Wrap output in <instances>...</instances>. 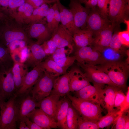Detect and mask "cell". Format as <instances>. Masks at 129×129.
<instances>
[{"instance_id":"1","label":"cell","mask_w":129,"mask_h":129,"mask_svg":"<svg viewBox=\"0 0 129 129\" xmlns=\"http://www.w3.org/2000/svg\"><path fill=\"white\" fill-rule=\"evenodd\" d=\"M97 65L117 87L122 90L126 88L129 75V64L126 61L108 62Z\"/></svg>"},{"instance_id":"2","label":"cell","mask_w":129,"mask_h":129,"mask_svg":"<svg viewBox=\"0 0 129 129\" xmlns=\"http://www.w3.org/2000/svg\"><path fill=\"white\" fill-rule=\"evenodd\" d=\"M67 96L80 115L83 119L98 122L103 116V109L93 102L83 100L68 94Z\"/></svg>"},{"instance_id":"3","label":"cell","mask_w":129,"mask_h":129,"mask_svg":"<svg viewBox=\"0 0 129 129\" xmlns=\"http://www.w3.org/2000/svg\"><path fill=\"white\" fill-rule=\"evenodd\" d=\"M16 97L15 94L0 103V129H17Z\"/></svg>"},{"instance_id":"4","label":"cell","mask_w":129,"mask_h":129,"mask_svg":"<svg viewBox=\"0 0 129 129\" xmlns=\"http://www.w3.org/2000/svg\"><path fill=\"white\" fill-rule=\"evenodd\" d=\"M55 77L44 71L36 82L30 93L37 102L49 96L53 87Z\"/></svg>"},{"instance_id":"5","label":"cell","mask_w":129,"mask_h":129,"mask_svg":"<svg viewBox=\"0 0 129 129\" xmlns=\"http://www.w3.org/2000/svg\"><path fill=\"white\" fill-rule=\"evenodd\" d=\"M129 0H110L108 19L116 26L129 20Z\"/></svg>"},{"instance_id":"6","label":"cell","mask_w":129,"mask_h":129,"mask_svg":"<svg viewBox=\"0 0 129 129\" xmlns=\"http://www.w3.org/2000/svg\"><path fill=\"white\" fill-rule=\"evenodd\" d=\"M79 65L83 70L89 81L92 82L93 85L103 86L106 85L117 87L111 81L108 75L97 65Z\"/></svg>"},{"instance_id":"7","label":"cell","mask_w":129,"mask_h":129,"mask_svg":"<svg viewBox=\"0 0 129 129\" xmlns=\"http://www.w3.org/2000/svg\"><path fill=\"white\" fill-rule=\"evenodd\" d=\"M76 48L74 55L79 65H97L102 64L100 53L91 46Z\"/></svg>"},{"instance_id":"8","label":"cell","mask_w":129,"mask_h":129,"mask_svg":"<svg viewBox=\"0 0 129 129\" xmlns=\"http://www.w3.org/2000/svg\"><path fill=\"white\" fill-rule=\"evenodd\" d=\"M120 88L107 85L101 88L96 96L95 102L106 109L108 113L114 108L115 98L117 91Z\"/></svg>"},{"instance_id":"9","label":"cell","mask_w":129,"mask_h":129,"mask_svg":"<svg viewBox=\"0 0 129 129\" xmlns=\"http://www.w3.org/2000/svg\"><path fill=\"white\" fill-rule=\"evenodd\" d=\"M44 71L40 63L27 72L24 78L21 86L15 94V95L18 97L29 93Z\"/></svg>"},{"instance_id":"10","label":"cell","mask_w":129,"mask_h":129,"mask_svg":"<svg viewBox=\"0 0 129 129\" xmlns=\"http://www.w3.org/2000/svg\"><path fill=\"white\" fill-rule=\"evenodd\" d=\"M29 93L17 97L19 98V100L16 97L17 121H24L36 108L38 107V102Z\"/></svg>"},{"instance_id":"11","label":"cell","mask_w":129,"mask_h":129,"mask_svg":"<svg viewBox=\"0 0 129 129\" xmlns=\"http://www.w3.org/2000/svg\"><path fill=\"white\" fill-rule=\"evenodd\" d=\"M69 6L76 27L82 29H86V21L90 10L83 6L79 0H70Z\"/></svg>"},{"instance_id":"12","label":"cell","mask_w":129,"mask_h":129,"mask_svg":"<svg viewBox=\"0 0 129 129\" xmlns=\"http://www.w3.org/2000/svg\"><path fill=\"white\" fill-rule=\"evenodd\" d=\"M116 26L115 24L112 23L107 27L95 33L90 46L99 52L109 46Z\"/></svg>"},{"instance_id":"13","label":"cell","mask_w":129,"mask_h":129,"mask_svg":"<svg viewBox=\"0 0 129 129\" xmlns=\"http://www.w3.org/2000/svg\"><path fill=\"white\" fill-rule=\"evenodd\" d=\"M16 40L24 41L28 44L32 41L27 34L20 28L10 27L7 25L3 27L0 37V43L7 47L10 43Z\"/></svg>"},{"instance_id":"14","label":"cell","mask_w":129,"mask_h":129,"mask_svg":"<svg viewBox=\"0 0 129 129\" xmlns=\"http://www.w3.org/2000/svg\"><path fill=\"white\" fill-rule=\"evenodd\" d=\"M12 68L0 72V91L4 101L8 99L16 92Z\"/></svg>"},{"instance_id":"15","label":"cell","mask_w":129,"mask_h":129,"mask_svg":"<svg viewBox=\"0 0 129 129\" xmlns=\"http://www.w3.org/2000/svg\"><path fill=\"white\" fill-rule=\"evenodd\" d=\"M30 52L22 63L27 69L33 68L47 56L40 45L32 41L27 45Z\"/></svg>"},{"instance_id":"16","label":"cell","mask_w":129,"mask_h":129,"mask_svg":"<svg viewBox=\"0 0 129 129\" xmlns=\"http://www.w3.org/2000/svg\"><path fill=\"white\" fill-rule=\"evenodd\" d=\"M111 23L108 19L102 16L97 8L90 10L86 21V29L94 35Z\"/></svg>"},{"instance_id":"17","label":"cell","mask_w":129,"mask_h":129,"mask_svg":"<svg viewBox=\"0 0 129 129\" xmlns=\"http://www.w3.org/2000/svg\"><path fill=\"white\" fill-rule=\"evenodd\" d=\"M50 39L57 48L66 47L74 48L75 46L72 35L61 24H59Z\"/></svg>"},{"instance_id":"18","label":"cell","mask_w":129,"mask_h":129,"mask_svg":"<svg viewBox=\"0 0 129 129\" xmlns=\"http://www.w3.org/2000/svg\"><path fill=\"white\" fill-rule=\"evenodd\" d=\"M69 72L70 91H79L91 84L84 73L78 68H73Z\"/></svg>"},{"instance_id":"19","label":"cell","mask_w":129,"mask_h":129,"mask_svg":"<svg viewBox=\"0 0 129 129\" xmlns=\"http://www.w3.org/2000/svg\"><path fill=\"white\" fill-rule=\"evenodd\" d=\"M52 35L46 25L39 23L32 24L27 35L29 38L36 39V42L40 45L50 39Z\"/></svg>"},{"instance_id":"20","label":"cell","mask_w":129,"mask_h":129,"mask_svg":"<svg viewBox=\"0 0 129 129\" xmlns=\"http://www.w3.org/2000/svg\"><path fill=\"white\" fill-rule=\"evenodd\" d=\"M60 97L52 94L38 102V107L56 122V113Z\"/></svg>"},{"instance_id":"21","label":"cell","mask_w":129,"mask_h":129,"mask_svg":"<svg viewBox=\"0 0 129 129\" xmlns=\"http://www.w3.org/2000/svg\"><path fill=\"white\" fill-rule=\"evenodd\" d=\"M29 119L43 129L58 128L56 122L40 109H36L28 116Z\"/></svg>"},{"instance_id":"22","label":"cell","mask_w":129,"mask_h":129,"mask_svg":"<svg viewBox=\"0 0 129 129\" xmlns=\"http://www.w3.org/2000/svg\"><path fill=\"white\" fill-rule=\"evenodd\" d=\"M59 12L61 24L72 35L80 29L76 26L73 15L69 9L63 5L60 1L56 2Z\"/></svg>"},{"instance_id":"23","label":"cell","mask_w":129,"mask_h":129,"mask_svg":"<svg viewBox=\"0 0 129 129\" xmlns=\"http://www.w3.org/2000/svg\"><path fill=\"white\" fill-rule=\"evenodd\" d=\"M70 92L69 72H66L55 79L50 94L60 97H64Z\"/></svg>"},{"instance_id":"24","label":"cell","mask_w":129,"mask_h":129,"mask_svg":"<svg viewBox=\"0 0 129 129\" xmlns=\"http://www.w3.org/2000/svg\"><path fill=\"white\" fill-rule=\"evenodd\" d=\"M70 102L68 98L65 97L60 99L58 102L56 113V122L58 128L68 129L66 118L68 108Z\"/></svg>"},{"instance_id":"25","label":"cell","mask_w":129,"mask_h":129,"mask_svg":"<svg viewBox=\"0 0 129 129\" xmlns=\"http://www.w3.org/2000/svg\"><path fill=\"white\" fill-rule=\"evenodd\" d=\"M74 41L76 48L90 46L92 43L94 34L87 29H79L73 35Z\"/></svg>"},{"instance_id":"26","label":"cell","mask_w":129,"mask_h":129,"mask_svg":"<svg viewBox=\"0 0 129 129\" xmlns=\"http://www.w3.org/2000/svg\"><path fill=\"white\" fill-rule=\"evenodd\" d=\"M49 7L47 4H44L34 9L30 16L25 21L27 23H41L46 25V16Z\"/></svg>"},{"instance_id":"27","label":"cell","mask_w":129,"mask_h":129,"mask_svg":"<svg viewBox=\"0 0 129 129\" xmlns=\"http://www.w3.org/2000/svg\"><path fill=\"white\" fill-rule=\"evenodd\" d=\"M14 62L8 48L0 43V72L12 68Z\"/></svg>"},{"instance_id":"28","label":"cell","mask_w":129,"mask_h":129,"mask_svg":"<svg viewBox=\"0 0 129 129\" xmlns=\"http://www.w3.org/2000/svg\"><path fill=\"white\" fill-rule=\"evenodd\" d=\"M34 9L30 5L25 2L10 15L19 24L25 22L32 14Z\"/></svg>"},{"instance_id":"29","label":"cell","mask_w":129,"mask_h":129,"mask_svg":"<svg viewBox=\"0 0 129 129\" xmlns=\"http://www.w3.org/2000/svg\"><path fill=\"white\" fill-rule=\"evenodd\" d=\"M104 86L89 85L79 91L74 92L75 96L83 100L95 103V99L98 91Z\"/></svg>"},{"instance_id":"30","label":"cell","mask_w":129,"mask_h":129,"mask_svg":"<svg viewBox=\"0 0 129 129\" xmlns=\"http://www.w3.org/2000/svg\"><path fill=\"white\" fill-rule=\"evenodd\" d=\"M99 52L101 54L102 64L107 62L122 61L125 55H126V53L117 51L109 46Z\"/></svg>"},{"instance_id":"31","label":"cell","mask_w":129,"mask_h":129,"mask_svg":"<svg viewBox=\"0 0 129 129\" xmlns=\"http://www.w3.org/2000/svg\"><path fill=\"white\" fill-rule=\"evenodd\" d=\"M27 69L22 63L15 61L12 68V72L15 85L16 92L21 86L24 78L27 72Z\"/></svg>"},{"instance_id":"32","label":"cell","mask_w":129,"mask_h":129,"mask_svg":"<svg viewBox=\"0 0 129 129\" xmlns=\"http://www.w3.org/2000/svg\"><path fill=\"white\" fill-rule=\"evenodd\" d=\"M41 64L44 71L55 77L66 72L54 60L46 58Z\"/></svg>"},{"instance_id":"33","label":"cell","mask_w":129,"mask_h":129,"mask_svg":"<svg viewBox=\"0 0 129 129\" xmlns=\"http://www.w3.org/2000/svg\"><path fill=\"white\" fill-rule=\"evenodd\" d=\"M79 116L70 102L68 108L66 118L68 129H78V120Z\"/></svg>"},{"instance_id":"34","label":"cell","mask_w":129,"mask_h":129,"mask_svg":"<svg viewBox=\"0 0 129 129\" xmlns=\"http://www.w3.org/2000/svg\"><path fill=\"white\" fill-rule=\"evenodd\" d=\"M121 112L120 110L114 108L110 113L102 117L98 122L100 128L110 127L115 119Z\"/></svg>"},{"instance_id":"35","label":"cell","mask_w":129,"mask_h":129,"mask_svg":"<svg viewBox=\"0 0 129 129\" xmlns=\"http://www.w3.org/2000/svg\"><path fill=\"white\" fill-rule=\"evenodd\" d=\"M118 32L113 34L109 46L117 51L126 53L127 50L126 47L123 45L120 40L118 35Z\"/></svg>"},{"instance_id":"36","label":"cell","mask_w":129,"mask_h":129,"mask_svg":"<svg viewBox=\"0 0 129 129\" xmlns=\"http://www.w3.org/2000/svg\"><path fill=\"white\" fill-rule=\"evenodd\" d=\"M98 122L83 119L80 115L79 118L78 129H98Z\"/></svg>"},{"instance_id":"37","label":"cell","mask_w":129,"mask_h":129,"mask_svg":"<svg viewBox=\"0 0 129 129\" xmlns=\"http://www.w3.org/2000/svg\"><path fill=\"white\" fill-rule=\"evenodd\" d=\"M128 112L129 111L120 112L112 124V129H125L126 116Z\"/></svg>"},{"instance_id":"38","label":"cell","mask_w":129,"mask_h":129,"mask_svg":"<svg viewBox=\"0 0 129 129\" xmlns=\"http://www.w3.org/2000/svg\"><path fill=\"white\" fill-rule=\"evenodd\" d=\"M76 58L75 55L68 56L54 60L65 71L73 64Z\"/></svg>"},{"instance_id":"39","label":"cell","mask_w":129,"mask_h":129,"mask_svg":"<svg viewBox=\"0 0 129 129\" xmlns=\"http://www.w3.org/2000/svg\"><path fill=\"white\" fill-rule=\"evenodd\" d=\"M110 0H98L97 9L104 18L108 19V7Z\"/></svg>"},{"instance_id":"40","label":"cell","mask_w":129,"mask_h":129,"mask_svg":"<svg viewBox=\"0 0 129 129\" xmlns=\"http://www.w3.org/2000/svg\"><path fill=\"white\" fill-rule=\"evenodd\" d=\"M40 45L47 57L53 53L57 48L53 41L51 39Z\"/></svg>"},{"instance_id":"41","label":"cell","mask_w":129,"mask_h":129,"mask_svg":"<svg viewBox=\"0 0 129 129\" xmlns=\"http://www.w3.org/2000/svg\"><path fill=\"white\" fill-rule=\"evenodd\" d=\"M126 95L122 90L119 89L116 92L115 98L114 108L120 110L125 99Z\"/></svg>"},{"instance_id":"42","label":"cell","mask_w":129,"mask_h":129,"mask_svg":"<svg viewBox=\"0 0 129 129\" xmlns=\"http://www.w3.org/2000/svg\"><path fill=\"white\" fill-rule=\"evenodd\" d=\"M25 2V0H10L6 14L11 15Z\"/></svg>"},{"instance_id":"43","label":"cell","mask_w":129,"mask_h":129,"mask_svg":"<svg viewBox=\"0 0 129 129\" xmlns=\"http://www.w3.org/2000/svg\"><path fill=\"white\" fill-rule=\"evenodd\" d=\"M54 14L52 24V33L58 28L60 22V17L58 5L56 2L54 3Z\"/></svg>"},{"instance_id":"44","label":"cell","mask_w":129,"mask_h":129,"mask_svg":"<svg viewBox=\"0 0 129 129\" xmlns=\"http://www.w3.org/2000/svg\"><path fill=\"white\" fill-rule=\"evenodd\" d=\"M54 6L55 4L54 3L53 5L49 7L48 11L46 17V26L52 34V24L54 14Z\"/></svg>"},{"instance_id":"45","label":"cell","mask_w":129,"mask_h":129,"mask_svg":"<svg viewBox=\"0 0 129 129\" xmlns=\"http://www.w3.org/2000/svg\"><path fill=\"white\" fill-rule=\"evenodd\" d=\"M118 38L122 44L125 46H129V28H127L126 30L118 32Z\"/></svg>"},{"instance_id":"46","label":"cell","mask_w":129,"mask_h":129,"mask_svg":"<svg viewBox=\"0 0 129 129\" xmlns=\"http://www.w3.org/2000/svg\"><path fill=\"white\" fill-rule=\"evenodd\" d=\"M28 43L26 41L21 40H16L13 41L10 43L7 46L9 50H14L18 46L20 47H24L27 46Z\"/></svg>"},{"instance_id":"47","label":"cell","mask_w":129,"mask_h":129,"mask_svg":"<svg viewBox=\"0 0 129 129\" xmlns=\"http://www.w3.org/2000/svg\"><path fill=\"white\" fill-rule=\"evenodd\" d=\"M80 2L84 4L85 7L91 10L97 8L98 0H79Z\"/></svg>"},{"instance_id":"48","label":"cell","mask_w":129,"mask_h":129,"mask_svg":"<svg viewBox=\"0 0 129 129\" xmlns=\"http://www.w3.org/2000/svg\"><path fill=\"white\" fill-rule=\"evenodd\" d=\"M25 2L31 5L34 9L44 4H50V2L47 0H25Z\"/></svg>"},{"instance_id":"49","label":"cell","mask_w":129,"mask_h":129,"mask_svg":"<svg viewBox=\"0 0 129 129\" xmlns=\"http://www.w3.org/2000/svg\"><path fill=\"white\" fill-rule=\"evenodd\" d=\"M129 87L128 86L125 99L120 110L121 112H123L129 111Z\"/></svg>"},{"instance_id":"50","label":"cell","mask_w":129,"mask_h":129,"mask_svg":"<svg viewBox=\"0 0 129 129\" xmlns=\"http://www.w3.org/2000/svg\"><path fill=\"white\" fill-rule=\"evenodd\" d=\"M69 56L67 54L63 52H54L46 58L54 60L64 57Z\"/></svg>"},{"instance_id":"51","label":"cell","mask_w":129,"mask_h":129,"mask_svg":"<svg viewBox=\"0 0 129 129\" xmlns=\"http://www.w3.org/2000/svg\"><path fill=\"white\" fill-rule=\"evenodd\" d=\"M10 0H0V11L6 15Z\"/></svg>"},{"instance_id":"52","label":"cell","mask_w":129,"mask_h":129,"mask_svg":"<svg viewBox=\"0 0 129 129\" xmlns=\"http://www.w3.org/2000/svg\"><path fill=\"white\" fill-rule=\"evenodd\" d=\"M24 121L29 129H43L31 120L28 118H27Z\"/></svg>"},{"instance_id":"53","label":"cell","mask_w":129,"mask_h":129,"mask_svg":"<svg viewBox=\"0 0 129 129\" xmlns=\"http://www.w3.org/2000/svg\"><path fill=\"white\" fill-rule=\"evenodd\" d=\"M19 128L20 129H29L27 125L24 121H22L20 122Z\"/></svg>"},{"instance_id":"54","label":"cell","mask_w":129,"mask_h":129,"mask_svg":"<svg viewBox=\"0 0 129 129\" xmlns=\"http://www.w3.org/2000/svg\"><path fill=\"white\" fill-rule=\"evenodd\" d=\"M129 129V112H127L125 118V129Z\"/></svg>"},{"instance_id":"55","label":"cell","mask_w":129,"mask_h":129,"mask_svg":"<svg viewBox=\"0 0 129 129\" xmlns=\"http://www.w3.org/2000/svg\"><path fill=\"white\" fill-rule=\"evenodd\" d=\"M6 15L0 11V21L5 20L6 18Z\"/></svg>"},{"instance_id":"56","label":"cell","mask_w":129,"mask_h":129,"mask_svg":"<svg viewBox=\"0 0 129 129\" xmlns=\"http://www.w3.org/2000/svg\"><path fill=\"white\" fill-rule=\"evenodd\" d=\"M48 1L50 2V3H55L56 2L58 1H60V0H47Z\"/></svg>"},{"instance_id":"57","label":"cell","mask_w":129,"mask_h":129,"mask_svg":"<svg viewBox=\"0 0 129 129\" xmlns=\"http://www.w3.org/2000/svg\"><path fill=\"white\" fill-rule=\"evenodd\" d=\"M3 101H4L3 100V99H2V97H1V96L0 92V103L1 102H2Z\"/></svg>"},{"instance_id":"58","label":"cell","mask_w":129,"mask_h":129,"mask_svg":"<svg viewBox=\"0 0 129 129\" xmlns=\"http://www.w3.org/2000/svg\"><path fill=\"white\" fill-rule=\"evenodd\" d=\"M3 27H2L0 26V37L1 35L3 29Z\"/></svg>"},{"instance_id":"59","label":"cell","mask_w":129,"mask_h":129,"mask_svg":"<svg viewBox=\"0 0 129 129\" xmlns=\"http://www.w3.org/2000/svg\"></svg>"}]
</instances>
